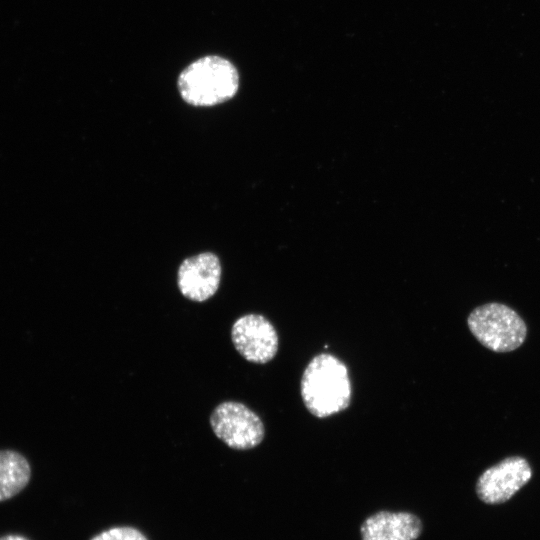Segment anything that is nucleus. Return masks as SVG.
I'll return each instance as SVG.
<instances>
[{"mask_svg": "<svg viewBox=\"0 0 540 540\" xmlns=\"http://www.w3.org/2000/svg\"><path fill=\"white\" fill-rule=\"evenodd\" d=\"M0 540H29V539L21 535H6L3 537H0Z\"/></svg>", "mask_w": 540, "mask_h": 540, "instance_id": "11", "label": "nucleus"}, {"mask_svg": "<svg viewBox=\"0 0 540 540\" xmlns=\"http://www.w3.org/2000/svg\"><path fill=\"white\" fill-rule=\"evenodd\" d=\"M231 340L237 352L248 362L265 364L278 351V334L274 325L261 314H246L235 320Z\"/></svg>", "mask_w": 540, "mask_h": 540, "instance_id": "6", "label": "nucleus"}, {"mask_svg": "<svg viewBox=\"0 0 540 540\" xmlns=\"http://www.w3.org/2000/svg\"><path fill=\"white\" fill-rule=\"evenodd\" d=\"M532 475V468L526 458L519 455L508 456L480 474L475 491L482 502L501 504L525 486Z\"/></svg>", "mask_w": 540, "mask_h": 540, "instance_id": "5", "label": "nucleus"}, {"mask_svg": "<svg viewBox=\"0 0 540 540\" xmlns=\"http://www.w3.org/2000/svg\"><path fill=\"white\" fill-rule=\"evenodd\" d=\"M467 326L482 346L495 353L518 349L528 333L527 324L518 312L499 302L475 307L467 317Z\"/></svg>", "mask_w": 540, "mask_h": 540, "instance_id": "3", "label": "nucleus"}, {"mask_svg": "<svg viewBox=\"0 0 540 540\" xmlns=\"http://www.w3.org/2000/svg\"><path fill=\"white\" fill-rule=\"evenodd\" d=\"M178 92L187 104L211 107L232 99L239 88L234 64L219 55H206L186 66L177 79Z\"/></svg>", "mask_w": 540, "mask_h": 540, "instance_id": "2", "label": "nucleus"}, {"mask_svg": "<svg viewBox=\"0 0 540 540\" xmlns=\"http://www.w3.org/2000/svg\"><path fill=\"white\" fill-rule=\"evenodd\" d=\"M31 478L28 460L14 450H0V502L20 493Z\"/></svg>", "mask_w": 540, "mask_h": 540, "instance_id": "9", "label": "nucleus"}, {"mask_svg": "<svg viewBox=\"0 0 540 540\" xmlns=\"http://www.w3.org/2000/svg\"><path fill=\"white\" fill-rule=\"evenodd\" d=\"M91 540H148L143 533L133 527H112L95 535Z\"/></svg>", "mask_w": 540, "mask_h": 540, "instance_id": "10", "label": "nucleus"}, {"mask_svg": "<svg viewBox=\"0 0 540 540\" xmlns=\"http://www.w3.org/2000/svg\"><path fill=\"white\" fill-rule=\"evenodd\" d=\"M422 530L421 519L405 511H378L360 526L362 540H416Z\"/></svg>", "mask_w": 540, "mask_h": 540, "instance_id": "8", "label": "nucleus"}, {"mask_svg": "<svg viewBox=\"0 0 540 540\" xmlns=\"http://www.w3.org/2000/svg\"><path fill=\"white\" fill-rule=\"evenodd\" d=\"M210 426L219 440L235 450L252 449L262 442L265 435L260 417L236 401L217 405L210 415Z\"/></svg>", "mask_w": 540, "mask_h": 540, "instance_id": "4", "label": "nucleus"}, {"mask_svg": "<svg viewBox=\"0 0 540 540\" xmlns=\"http://www.w3.org/2000/svg\"><path fill=\"white\" fill-rule=\"evenodd\" d=\"M220 280V260L212 252H202L184 259L177 272L179 291L194 302H204L214 296Z\"/></svg>", "mask_w": 540, "mask_h": 540, "instance_id": "7", "label": "nucleus"}, {"mask_svg": "<svg viewBox=\"0 0 540 540\" xmlns=\"http://www.w3.org/2000/svg\"><path fill=\"white\" fill-rule=\"evenodd\" d=\"M300 392L305 407L317 418L345 410L352 395L347 366L332 354L316 355L302 374Z\"/></svg>", "mask_w": 540, "mask_h": 540, "instance_id": "1", "label": "nucleus"}]
</instances>
